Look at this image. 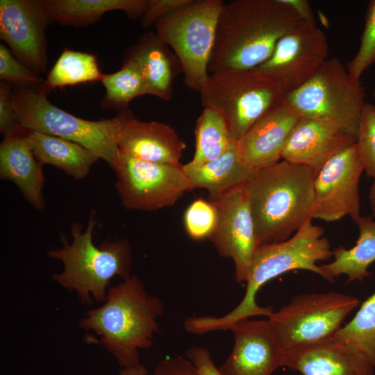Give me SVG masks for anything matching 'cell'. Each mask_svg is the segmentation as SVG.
Instances as JSON below:
<instances>
[{
  "instance_id": "6da1fadb",
  "label": "cell",
  "mask_w": 375,
  "mask_h": 375,
  "mask_svg": "<svg viewBox=\"0 0 375 375\" xmlns=\"http://www.w3.org/2000/svg\"><path fill=\"white\" fill-rule=\"evenodd\" d=\"M302 19L282 0H234L220 12L208 72L256 68Z\"/></svg>"
},
{
  "instance_id": "7a4b0ae2",
  "label": "cell",
  "mask_w": 375,
  "mask_h": 375,
  "mask_svg": "<svg viewBox=\"0 0 375 375\" xmlns=\"http://www.w3.org/2000/svg\"><path fill=\"white\" fill-rule=\"evenodd\" d=\"M322 228L307 220L288 240L257 247L246 282V291L239 304L225 315L192 316L185 319V331L203 335L214 331L230 330L235 323L254 316H267L274 312L272 306L256 303L258 291L272 279L292 270L310 271L322 276L317 262L329 259L333 251Z\"/></svg>"
},
{
  "instance_id": "3957f363",
  "label": "cell",
  "mask_w": 375,
  "mask_h": 375,
  "mask_svg": "<svg viewBox=\"0 0 375 375\" xmlns=\"http://www.w3.org/2000/svg\"><path fill=\"white\" fill-rule=\"evenodd\" d=\"M164 312L162 301L131 275L110 288L103 305L87 312L78 326L96 333L122 368L130 367L141 363L140 349L153 345L158 319Z\"/></svg>"
},
{
  "instance_id": "277c9868",
  "label": "cell",
  "mask_w": 375,
  "mask_h": 375,
  "mask_svg": "<svg viewBox=\"0 0 375 375\" xmlns=\"http://www.w3.org/2000/svg\"><path fill=\"white\" fill-rule=\"evenodd\" d=\"M315 175L283 159L253 172L245 190L258 246L285 241L312 219Z\"/></svg>"
},
{
  "instance_id": "5b68a950",
  "label": "cell",
  "mask_w": 375,
  "mask_h": 375,
  "mask_svg": "<svg viewBox=\"0 0 375 375\" xmlns=\"http://www.w3.org/2000/svg\"><path fill=\"white\" fill-rule=\"evenodd\" d=\"M96 222L92 210L85 231L82 224L73 222L71 243L62 235V247L47 251L49 258L63 265L62 272L52 274V279L67 290L76 292L79 301L87 306L93 299L105 301L112 278L124 280L132 275L133 255L128 240L117 239L96 246L92 235Z\"/></svg>"
},
{
  "instance_id": "8992f818",
  "label": "cell",
  "mask_w": 375,
  "mask_h": 375,
  "mask_svg": "<svg viewBox=\"0 0 375 375\" xmlns=\"http://www.w3.org/2000/svg\"><path fill=\"white\" fill-rule=\"evenodd\" d=\"M12 101L19 124L78 143L112 167L119 151L116 136L132 116L129 110L110 119L97 121L78 117L54 106L35 88L13 86Z\"/></svg>"
},
{
  "instance_id": "52a82bcc",
  "label": "cell",
  "mask_w": 375,
  "mask_h": 375,
  "mask_svg": "<svg viewBox=\"0 0 375 375\" xmlns=\"http://www.w3.org/2000/svg\"><path fill=\"white\" fill-rule=\"evenodd\" d=\"M199 92L203 108L220 114L237 141L285 97L276 81L256 68L210 74Z\"/></svg>"
},
{
  "instance_id": "ba28073f",
  "label": "cell",
  "mask_w": 375,
  "mask_h": 375,
  "mask_svg": "<svg viewBox=\"0 0 375 375\" xmlns=\"http://www.w3.org/2000/svg\"><path fill=\"white\" fill-rule=\"evenodd\" d=\"M365 92L337 58H327L315 74L287 93L285 101L300 118L328 123L356 140Z\"/></svg>"
},
{
  "instance_id": "9c48e42d",
  "label": "cell",
  "mask_w": 375,
  "mask_h": 375,
  "mask_svg": "<svg viewBox=\"0 0 375 375\" xmlns=\"http://www.w3.org/2000/svg\"><path fill=\"white\" fill-rule=\"evenodd\" d=\"M222 0H189L158 20L159 38L177 57L185 86L199 92L208 76Z\"/></svg>"
},
{
  "instance_id": "30bf717a",
  "label": "cell",
  "mask_w": 375,
  "mask_h": 375,
  "mask_svg": "<svg viewBox=\"0 0 375 375\" xmlns=\"http://www.w3.org/2000/svg\"><path fill=\"white\" fill-rule=\"evenodd\" d=\"M359 304L356 297L337 292L294 297L267 318L285 354L331 339Z\"/></svg>"
},
{
  "instance_id": "8fae6325",
  "label": "cell",
  "mask_w": 375,
  "mask_h": 375,
  "mask_svg": "<svg viewBox=\"0 0 375 375\" xmlns=\"http://www.w3.org/2000/svg\"><path fill=\"white\" fill-rule=\"evenodd\" d=\"M112 168L122 205L127 210L153 211L169 207L192 190L181 163L148 162L119 150Z\"/></svg>"
},
{
  "instance_id": "7c38bea8",
  "label": "cell",
  "mask_w": 375,
  "mask_h": 375,
  "mask_svg": "<svg viewBox=\"0 0 375 375\" xmlns=\"http://www.w3.org/2000/svg\"><path fill=\"white\" fill-rule=\"evenodd\" d=\"M328 53L322 30L316 22L302 20L281 38L270 57L256 69L276 81L286 94L309 80Z\"/></svg>"
},
{
  "instance_id": "4fadbf2b",
  "label": "cell",
  "mask_w": 375,
  "mask_h": 375,
  "mask_svg": "<svg viewBox=\"0 0 375 375\" xmlns=\"http://www.w3.org/2000/svg\"><path fill=\"white\" fill-rule=\"evenodd\" d=\"M363 171L356 142L332 156L315 177L312 218L335 222L349 215L356 222L361 217L358 183Z\"/></svg>"
},
{
  "instance_id": "5bb4252c",
  "label": "cell",
  "mask_w": 375,
  "mask_h": 375,
  "mask_svg": "<svg viewBox=\"0 0 375 375\" xmlns=\"http://www.w3.org/2000/svg\"><path fill=\"white\" fill-rule=\"evenodd\" d=\"M208 198L217 210V225L208 240L220 256L233 261L236 281L246 283L258 244L245 185Z\"/></svg>"
},
{
  "instance_id": "9a60e30c",
  "label": "cell",
  "mask_w": 375,
  "mask_h": 375,
  "mask_svg": "<svg viewBox=\"0 0 375 375\" xmlns=\"http://www.w3.org/2000/svg\"><path fill=\"white\" fill-rule=\"evenodd\" d=\"M52 22L43 0H1L0 38L24 65L40 74L49 63L45 30Z\"/></svg>"
},
{
  "instance_id": "2e32d148",
  "label": "cell",
  "mask_w": 375,
  "mask_h": 375,
  "mask_svg": "<svg viewBox=\"0 0 375 375\" xmlns=\"http://www.w3.org/2000/svg\"><path fill=\"white\" fill-rule=\"evenodd\" d=\"M234 346L222 375H271L283 367L281 349L268 319L242 320L233 324Z\"/></svg>"
},
{
  "instance_id": "e0dca14e",
  "label": "cell",
  "mask_w": 375,
  "mask_h": 375,
  "mask_svg": "<svg viewBox=\"0 0 375 375\" xmlns=\"http://www.w3.org/2000/svg\"><path fill=\"white\" fill-rule=\"evenodd\" d=\"M283 367L303 375H374L375 366L356 347L331 338L287 352Z\"/></svg>"
},
{
  "instance_id": "ac0fdd59",
  "label": "cell",
  "mask_w": 375,
  "mask_h": 375,
  "mask_svg": "<svg viewBox=\"0 0 375 375\" xmlns=\"http://www.w3.org/2000/svg\"><path fill=\"white\" fill-rule=\"evenodd\" d=\"M299 119L284 99L237 141L242 160L254 170L279 162L286 140Z\"/></svg>"
},
{
  "instance_id": "d6986e66",
  "label": "cell",
  "mask_w": 375,
  "mask_h": 375,
  "mask_svg": "<svg viewBox=\"0 0 375 375\" xmlns=\"http://www.w3.org/2000/svg\"><path fill=\"white\" fill-rule=\"evenodd\" d=\"M116 141L121 152L157 163H181L186 147L171 126L155 121H141L133 115L119 128Z\"/></svg>"
},
{
  "instance_id": "ffe728a7",
  "label": "cell",
  "mask_w": 375,
  "mask_h": 375,
  "mask_svg": "<svg viewBox=\"0 0 375 375\" xmlns=\"http://www.w3.org/2000/svg\"><path fill=\"white\" fill-rule=\"evenodd\" d=\"M354 142L355 138L328 123L300 118L286 140L282 159L317 174L332 156Z\"/></svg>"
},
{
  "instance_id": "44dd1931",
  "label": "cell",
  "mask_w": 375,
  "mask_h": 375,
  "mask_svg": "<svg viewBox=\"0 0 375 375\" xmlns=\"http://www.w3.org/2000/svg\"><path fill=\"white\" fill-rule=\"evenodd\" d=\"M0 177L13 183L35 210L44 208L42 165L31 148L27 130L22 127L4 137L0 144Z\"/></svg>"
},
{
  "instance_id": "7402d4cb",
  "label": "cell",
  "mask_w": 375,
  "mask_h": 375,
  "mask_svg": "<svg viewBox=\"0 0 375 375\" xmlns=\"http://www.w3.org/2000/svg\"><path fill=\"white\" fill-rule=\"evenodd\" d=\"M139 67L146 81L148 94L162 100L172 97L175 76L182 72L180 62L169 47L156 33L148 32L140 37L126 52Z\"/></svg>"
},
{
  "instance_id": "603a6c76",
  "label": "cell",
  "mask_w": 375,
  "mask_h": 375,
  "mask_svg": "<svg viewBox=\"0 0 375 375\" xmlns=\"http://www.w3.org/2000/svg\"><path fill=\"white\" fill-rule=\"evenodd\" d=\"M192 189L203 188L208 197L244 185L255 171L241 158L237 143L216 159L201 165H183Z\"/></svg>"
},
{
  "instance_id": "cb8c5ba5",
  "label": "cell",
  "mask_w": 375,
  "mask_h": 375,
  "mask_svg": "<svg viewBox=\"0 0 375 375\" xmlns=\"http://www.w3.org/2000/svg\"><path fill=\"white\" fill-rule=\"evenodd\" d=\"M27 138L42 166L52 165L77 180L86 177L100 159L83 146L60 137L27 130Z\"/></svg>"
},
{
  "instance_id": "d4e9b609",
  "label": "cell",
  "mask_w": 375,
  "mask_h": 375,
  "mask_svg": "<svg viewBox=\"0 0 375 375\" xmlns=\"http://www.w3.org/2000/svg\"><path fill=\"white\" fill-rule=\"evenodd\" d=\"M43 3L51 22L83 27L112 10L123 11L131 19L141 18L147 0H43Z\"/></svg>"
},
{
  "instance_id": "484cf974",
  "label": "cell",
  "mask_w": 375,
  "mask_h": 375,
  "mask_svg": "<svg viewBox=\"0 0 375 375\" xmlns=\"http://www.w3.org/2000/svg\"><path fill=\"white\" fill-rule=\"evenodd\" d=\"M359 237L354 247H339L333 251L334 260L319 265L322 277L329 282L342 274L347 276V283L362 281L371 275L369 266L375 261V221L371 217H360L356 222Z\"/></svg>"
},
{
  "instance_id": "4316f807",
  "label": "cell",
  "mask_w": 375,
  "mask_h": 375,
  "mask_svg": "<svg viewBox=\"0 0 375 375\" xmlns=\"http://www.w3.org/2000/svg\"><path fill=\"white\" fill-rule=\"evenodd\" d=\"M103 76L99 67L96 55L65 48L47 78L35 88L47 96L56 88L101 81Z\"/></svg>"
},
{
  "instance_id": "83f0119b",
  "label": "cell",
  "mask_w": 375,
  "mask_h": 375,
  "mask_svg": "<svg viewBox=\"0 0 375 375\" xmlns=\"http://www.w3.org/2000/svg\"><path fill=\"white\" fill-rule=\"evenodd\" d=\"M237 143L224 118L203 108L195 127V151L190 163L201 165L223 155Z\"/></svg>"
},
{
  "instance_id": "f1b7e54d",
  "label": "cell",
  "mask_w": 375,
  "mask_h": 375,
  "mask_svg": "<svg viewBox=\"0 0 375 375\" xmlns=\"http://www.w3.org/2000/svg\"><path fill=\"white\" fill-rule=\"evenodd\" d=\"M101 82L106 89L101 104L104 109H116L121 112L128 110L133 99L148 94L147 85L139 67L127 57L118 71L104 74Z\"/></svg>"
},
{
  "instance_id": "f546056e",
  "label": "cell",
  "mask_w": 375,
  "mask_h": 375,
  "mask_svg": "<svg viewBox=\"0 0 375 375\" xmlns=\"http://www.w3.org/2000/svg\"><path fill=\"white\" fill-rule=\"evenodd\" d=\"M333 338L356 347L375 366V292L361 304L353 318L342 326Z\"/></svg>"
},
{
  "instance_id": "4dcf8cb0",
  "label": "cell",
  "mask_w": 375,
  "mask_h": 375,
  "mask_svg": "<svg viewBox=\"0 0 375 375\" xmlns=\"http://www.w3.org/2000/svg\"><path fill=\"white\" fill-rule=\"evenodd\" d=\"M375 64V0L368 3L363 31L356 55L346 65L350 75L360 81L365 71Z\"/></svg>"
},
{
  "instance_id": "1f68e13d",
  "label": "cell",
  "mask_w": 375,
  "mask_h": 375,
  "mask_svg": "<svg viewBox=\"0 0 375 375\" xmlns=\"http://www.w3.org/2000/svg\"><path fill=\"white\" fill-rule=\"evenodd\" d=\"M217 210L210 201L198 199L186 208L183 223L188 236L195 240L208 239L215 229Z\"/></svg>"
},
{
  "instance_id": "d6a6232c",
  "label": "cell",
  "mask_w": 375,
  "mask_h": 375,
  "mask_svg": "<svg viewBox=\"0 0 375 375\" xmlns=\"http://www.w3.org/2000/svg\"><path fill=\"white\" fill-rule=\"evenodd\" d=\"M356 144L369 177L375 176V105L366 102L363 106L358 128Z\"/></svg>"
},
{
  "instance_id": "836d02e7",
  "label": "cell",
  "mask_w": 375,
  "mask_h": 375,
  "mask_svg": "<svg viewBox=\"0 0 375 375\" xmlns=\"http://www.w3.org/2000/svg\"><path fill=\"white\" fill-rule=\"evenodd\" d=\"M0 78L13 86H39L43 79L27 66L20 62L5 44H0Z\"/></svg>"
},
{
  "instance_id": "e575fe53",
  "label": "cell",
  "mask_w": 375,
  "mask_h": 375,
  "mask_svg": "<svg viewBox=\"0 0 375 375\" xmlns=\"http://www.w3.org/2000/svg\"><path fill=\"white\" fill-rule=\"evenodd\" d=\"M12 86L5 81L0 83V132L3 138L21 127L13 106Z\"/></svg>"
},
{
  "instance_id": "d590c367",
  "label": "cell",
  "mask_w": 375,
  "mask_h": 375,
  "mask_svg": "<svg viewBox=\"0 0 375 375\" xmlns=\"http://www.w3.org/2000/svg\"><path fill=\"white\" fill-rule=\"evenodd\" d=\"M189 0H147L146 9L140 18L142 26L149 28L173 12L185 5Z\"/></svg>"
},
{
  "instance_id": "8d00e7d4",
  "label": "cell",
  "mask_w": 375,
  "mask_h": 375,
  "mask_svg": "<svg viewBox=\"0 0 375 375\" xmlns=\"http://www.w3.org/2000/svg\"><path fill=\"white\" fill-rule=\"evenodd\" d=\"M151 375H201L188 359L181 356L161 360Z\"/></svg>"
},
{
  "instance_id": "74e56055",
  "label": "cell",
  "mask_w": 375,
  "mask_h": 375,
  "mask_svg": "<svg viewBox=\"0 0 375 375\" xmlns=\"http://www.w3.org/2000/svg\"><path fill=\"white\" fill-rule=\"evenodd\" d=\"M185 353L201 375H222L206 347L192 346L185 351Z\"/></svg>"
},
{
  "instance_id": "f35d334b",
  "label": "cell",
  "mask_w": 375,
  "mask_h": 375,
  "mask_svg": "<svg viewBox=\"0 0 375 375\" xmlns=\"http://www.w3.org/2000/svg\"><path fill=\"white\" fill-rule=\"evenodd\" d=\"M303 21L315 23L313 12L307 0H282Z\"/></svg>"
},
{
  "instance_id": "ab89813d",
  "label": "cell",
  "mask_w": 375,
  "mask_h": 375,
  "mask_svg": "<svg viewBox=\"0 0 375 375\" xmlns=\"http://www.w3.org/2000/svg\"><path fill=\"white\" fill-rule=\"evenodd\" d=\"M118 375H148L147 369L142 363L130 367L122 368Z\"/></svg>"
},
{
  "instance_id": "60d3db41",
  "label": "cell",
  "mask_w": 375,
  "mask_h": 375,
  "mask_svg": "<svg viewBox=\"0 0 375 375\" xmlns=\"http://www.w3.org/2000/svg\"><path fill=\"white\" fill-rule=\"evenodd\" d=\"M369 201L372 210V215L375 217V176L374 177V183L369 191Z\"/></svg>"
},
{
  "instance_id": "b9f144b4",
  "label": "cell",
  "mask_w": 375,
  "mask_h": 375,
  "mask_svg": "<svg viewBox=\"0 0 375 375\" xmlns=\"http://www.w3.org/2000/svg\"><path fill=\"white\" fill-rule=\"evenodd\" d=\"M373 96H374V97L375 98V89H374V91H373Z\"/></svg>"
}]
</instances>
